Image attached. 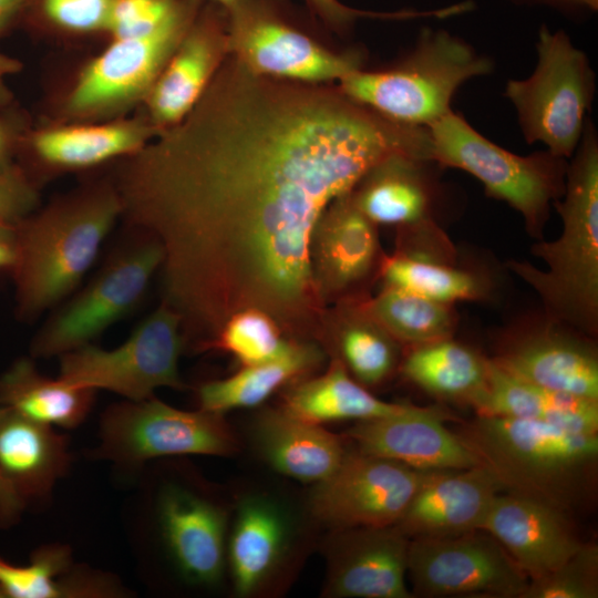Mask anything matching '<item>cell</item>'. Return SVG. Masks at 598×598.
I'll return each instance as SVG.
<instances>
[{
	"instance_id": "cell-1",
	"label": "cell",
	"mask_w": 598,
	"mask_h": 598,
	"mask_svg": "<svg viewBox=\"0 0 598 598\" xmlns=\"http://www.w3.org/2000/svg\"><path fill=\"white\" fill-rule=\"evenodd\" d=\"M430 140L338 86L262 76L231 56L114 184L131 227L162 246L163 301L186 343L207 349L247 309L300 338L326 317L311 265L320 217L388 158L427 159Z\"/></svg>"
},
{
	"instance_id": "cell-2",
	"label": "cell",
	"mask_w": 598,
	"mask_h": 598,
	"mask_svg": "<svg viewBox=\"0 0 598 598\" xmlns=\"http://www.w3.org/2000/svg\"><path fill=\"white\" fill-rule=\"evenodd\" d=\"M505 493L566 514L594 501L598 433L501 416H476L455 432Z\"/></svg>"
},
{
	"instance_id": "cell-3",
	"label": "cell",
	"mask_w": 598,
	"mask_h": 598,
	"mask_svg": "<svg viewBox=\"0 0 598 598\" xmlns=\"http://www.w3.org/2000/svg\"><path fill=\"white\" fill-rule=\"evenodd\" d=\"M554 206L563 221L560 236L532 247L545 268L517 260L507 266L539 296L547 318L592 337L598 330V135L590 117Z\"/></svg>"
},
{
	"instance_id": "cell-4",
	"label": "cell",
	"mask_w": 598,
	"mask_h": 598,
	"mask_svg": "<svg viewBox=\"0 0 598 598\" xmlns=\"http://www.w3.org/2000/svg\"><path fill=\"white\" fill-rule=\"evenodd\" d=\"M122 215L114 183L85 186L14 226L10 269L18 315L32 319L69 296Z\"/></svg>"
},
{
	"instance_id": "cell-5",
	"label": "cell",
	"mask_w": 598,
	"mask_h": 598,
	"mask_svg": "<svg viewBox=\"0 0 598 598\" xmlns=\"http://www.w3.org/2000/svg\"><path fill=\"white\" fill-rule=\"evenodd\" d=\"M493 70V61L465 40L424 27L400 63L380 71L354 70L338 87L390 121L427 128L452 112L453 96L465 82Z\"/></svg>"
},
{
	"instance_id": "cell-6",
	"label": "cell",
	"mask_w": 598,
	"mask_h": 598,
	"mask_svg": "<svg viewBox=\"0 0 598 598\" xmlns=\"http://www.w3.org/2000/svg\"><path fill=\"white\" fill-rule=\"evenodd\" d=\"M427 130L433 163L477 178L489 197L507 203L520 214L529 235L543 238L550 206L565 190L566 158L547 150L526 156L512 153L453 111Z\"/></svg>"
},
{
	"instance_id": "cell-7",
	"label": "cell",
	"mask_w": 598,
	"mask_h": 598,
	"mask_svg": "<svg viewBox=\"0 0 598 598\" xmlns=\"http://www.w3.org/2000/svg\"><path fill=\"white\" fill-rule=\"evenodd\" d=\"M537 62L523 80H509L504 95L516 111L524 140L542 143L551 154L570 158L582 136L596 92L586 53L564 30L543 24L537 33Z\"/></svg>"
},
{
	"instance_id": "cell-8",
	"label": "cell",
	"mask_w": 598,
	"mask_h": 598,
	"mask_svg": "<svg viewBox=\"0 0 598 598\" xmlns=\"http://www.w3.org/2000/svg\"><path fill=\"white\" fill-rule=\"evenodd\" d=\"M136 230L138 235L109 256L93 279L44 322L32 341L34 357L62 355L89 344L137 306L164 254L153 236Z\"/></svg>"
},
{
	"instance_id": "cell-9",
	"label": "cell",
	"mask_w": 598,
	"mask_h": 598,
	"mask_svg": "<svg viewBox=\"0 0 598 598\" xmlns=\"http://www.w3.org/2000/svg\"><path fill=\"white\" fill-rule=\"evenodd\" d=\"M185 344L181 316L163 301L117 348L89 343L60 355L59 378L78 388L142 401L158 388H185L178 371Z\"/></svg>"
},
{
	"instance_id": "cell-10",
	"label": "cell",
	"mask_w": 598,
	"mask_h": 598,
	"mask_svg": "<svg viewBox=\"0 0 598 598\" xmlns=\"http://www.w3.org/2000/svg\"><path fill=\"white\" fill-rule=\"evenodd\" d=\"M100 434L97 454L125 466L172 455L229 456L237 450L223 414L183 411L153 396L111 406Z\"/></svg>"
},
{
	"instance_id": "cell-11",
	"label": "cell",
	"mask_w": 598,
	"mask_h": 598,
	"mask_svg": "<svg viewBox=\"0 0 598 598\" xmlns=\"http://www.w3.org/2000/svg\"><path fill=\"white\" fill-rule=\"evenodd\" d=\"M408 576L417 597L522 598L529 579L491 534L410 539Z\"/></svg>"
},
{
	"instance_id": "cell-12",
	"label": "cell",
	"mask_w": 598,
	"mask_h": 598,
	"mask_svg": "<svg viewBox=\"0 0 598 598\" xmlns=\"http://www.w3.org/2000/svg\"><path fill=\"white\" fill-rule=\"evenodd\" d=\"M426 471L353 450L327 478L315 484L310 509L334 528L394 526Z\"/></svg>"
},
{
	"instance_id": "cell-13",
	"label": "cell",
	"mask_w": 598,
	"mask_h": 598,
	"mask_svg": "<svg viewBox=\"0 0 598 598\" xmlns=\"http://www.w3.org/2000/svg\"><path fill=\"white\" fill-rule=\"evenodd\" d=\"M228 52L251 72L317 84L361 69L357 53H333L262 7L239 0L230 10Z\"/></svg>"
},
{
	"instance_id": "cell-14",
	"label": "cell",
	"mask_w": 598,
	"mask_h": 598,
	"mask_svg": "<svg viewBox=\"0 0 598 598\" xmlns=\"http://www.w3.org/2000/svg\"><path fill=\"white\" fill-rule=\"evenodd\" d=\"M187 29L186 12L179 7L147 35L114 39L80 73L66 111L74 116H96L147 96Z\"/></svg>"
},
{
	"instance_id": "cell-15",
	"label": "cell",
	"mask_w": 598,
	"mask_h": 598,
	"mask_svg": "<svg viewBox=\"0 0 598 598\" xmlns=\"http://www.w3.org/2000/svg\"><path fill=\"white\" fill-rule=\"evenodd\" d=\"M410 538L395 526L334 528L327 545L322 595L331 598H411Z\"/></svg>"
},
{
	"instance_id": "cell-16",
	"label": "cell",
	"mask_w": 598,
	"mask_h": 598,
	"mask_svg": "<svg viewBox=\"0 0 598 598\" xmlns=\"http://www.w3.org/2000/svg\"><path fill=\"white\" fill-rule=\"evenodd\" d=\"M545 321L509 333L493 358L508 373L534 384L598 400V355L585 334Z\"/></svg>"
},
{
	"instance_id": "cell-17",
	"label": "cell",
	"mask_w": 598,
	"mask_h": 598,
	"mask_svg": "<svg viewBox=\"0 0 598 598\" xmlns=\"http://www.w3.org/2000/svg\"><path fill=\"white\" fill-rule=\"evenodd\" d=\"M440 406H416L372 420L358 421L344 439L354 450L390 458L419 471L463 470L480 465L461 437L444 423Z\"/></svg>"
},
{
	"instance_id": "cell-18",
	"label": "cell",
	"mask_w": 598,
	"mask_h": 598,
	"mask_svg": "<svg viewBox=\"0 0 598 598\" xmlns=\"http://www.w3.org/2000/svg\"><path fill=\"white\" fill-rule=\"evenodd\" d=\"M501 492L498 482L482 465L426 471L394 526L410 539L453 537L477 530Z\"/></svg>"
},
{
	"instance_id": "cell-19",
	"label": "cell",
	"mask_w": 598,
	"mask_h": 598,
	"mask_svg": "<svg viewBox=\"0 0 598 598\" xmlns=\"http://www.w3.org/2000/svg\"><path fill=\"white\" fill-rule=\"evenodd\" d=\"M481 529L501 543L529 580L560 566L584 543L568 514L509 493L497 494Z\"/></svg>"
},
{
	"instance_id": "cell-20",
	"label": "cell",
	"mask_w": 598,
	"mask_h": 598,
	"mask_svg": "<svg viewBox=\"0 0 598 598\" xmlns=\"http://www.w3.org/2000/svg\"><path fill=\"white\" fill-rule=\"evenodd\" d=\"M157 516L177 570L194 585L217 584L226 563V514L207 498L176 484L163 488Z\"/></svg>"
},
{
	"instance_id": "cell-21",
	"label": "cell",
	"mask_w": 598,
	"mask_h": 598,
	"mask_svg": "<svg viewBox=\"0 0 598 598\" xmlns=\"http://www.w3.org/2000/svg\"><path fill=\"white\" fill-rule=\"evenodd\" d=\"M375 227L358 208L352 192L322 214L312 234L311 265L324 300L352 290L380 270L383 256Z\"/></svg>"
},
{
	"instance_id": "cell-22",
	"label": "cell",
	"mask_w": 598,
	"mask_h": 598,
	"mask_svg": "<svg viewBox=\"0 0 598 598\" xmlns=\"http://www.w3.org/2000/svg\"><path fill=\"white\" fill-rule=\"evenodd\" d=\"M228 52L227 34L215 24L187 30L147 94L152 125L165 131L199 100Z\"/></svg>"
},
{
	"instance_id": "cell-23",
	"label": "cell",
	"mask_w": 598,
	"mask_h": 598,
	"mask_svg": "<svg viewBox=\"0 0 598 598\" xmlns=\"http://www.w3.org/2000/svg\"><path fill=\"white\" fill-rule=\"evenodd\" d=\"M289 532L272 501L251 496L239 504L226 551L237 597H254L272 579L287 555Z\"/></svg>"
},
{
	"instance_id": "cell-24",
	"label": "cell",
	"mask_w": 598,
	"mask_h": 598,
	"mask_svg": "<svg viewBox=\"0 0 598 598\" xmlns=\"http://www.w3.org/2000/svg\"><path fill=\"white\" fill-rule=\"evenodd\" d=\"M433 162L395 155L375 166L352 192L358 208L375 225L411 229L434 221Z\"/></svg>"
},
{
	"instance_id": "cell-25",
	"label": "cell",
	"mask_w": 598,
	"mask_h": 598,
	"mask_svg": "<svg viewBox=\"0 0 598 598\" xmlns=\"http://www.w3.org/2000/svg\"><path fill=\"white\" fill-rule=\"evenodd\" d=\"M471 406L478 416L539 421L575 432L598 433V400L525 381L491 358L484 390Z\"/></svg>"
},
{
	"instance_id": "cell-26",
	"label": "cell",
	"mask_w": 598,
	"mask_h": 598,
	"mask_svg": "<svg viewBox=\"0 0 598 598\" xmlns=\"http://www.w3.org/2000/svg\"><path fill=\"white\" fill-rule=\"evenodd\" d=\"M257 446L269 465L302 483L317 484L343 461L344 439L281 408L262 412L255 423Z\"/></svg>"
},
{
	"instance_id": "cell-27",
	"label": "cell",
	"mask_w": 598,
	"mask_h": 598,
	"mask_svg": "<svg viewBox=\"0 0 598 598\" xmlns=\"http://www.w3.org/2000/svg\"><path fill=\"white\" fill-rule=\"evenodd\" d=\"M69 464L64 436L7 408L0 416V474L25 504L48 496Z\"/></svg>"
},
{
	"instance_id": "cell-28",
	"label": "cell",
	"mask_w": 598,
	"mask_h": 598,
	"mask_svg": "<svg viewBox=\"0 0 598 598\" xmlns=\"http://www.w3.org/2000/svg\"><path fill=\"white\" fill-rule=\"evenodd\" d=\"M408 405L386 402L371 394L336 357L326 373L291 386L281 409L306 422L323 425L383 417L399 413Z\"/></svg>"
},
{
	"instance_id": "cell-29",
	"label": "cell",
	"mask_w": 598,
	"mask_h": 598,
	"mask_svg": "<svg viewBox=\"0 0 598 598\" xmlns=\"http://www.w3.org/2000/svg\"><path fill=\"white\" fill-rule=\"evenodd\" d=\"M156 132L140 121L73 125L41 131L31 138L38 157L61 168H85L142 150Z\"/></svg>"
},
{
	"instance_id": "cell-30",
	"label": "cell",
	"mask_w": 598,
	"mask_h": 598,
	"mask_svg": "<svg viewBox=\"0 0 598 598\" xmlns=\"http://www.w3.org/2000/svg\"><path fill=\"white\" fill-rule=\"evenodd\" d=\"M94 390L42 375L30 359L16 361L0 375V408L48 425L75 427L89 414Z\"/></svg>"
},
{
	"instance_id": "cell-31",
	"label": "cell",
	"mask_w": 598,
	"mask_h": 598,
	"mask_svg": "<svg viewBox=\"0 0 598 598\" xmlns=\"http://www.w3.org/2000/svg\"><path fill=\"white\" fill-rule=\"evenodd\" d=\"M401 370L423 391L472 405L484 390L488 358L452 338L411 347Z\"/></svg>"
},
{
	"instance_id": "cell-32",
	"label": "cell",
	"mask_w": 598,
	"mask_h": 598,
	"mask_svg": "<svg viewBox=\"0 0 598 598\" xmlns=\"http://www.w3.org/2000/svg\"><path fill=\"white\" fill-rule=\"evenodd\" d=\"M454 252L403 248L383 256L380 276L385 287L399 288L425 298L453 305L486 297V280L453 264Z\"/></svg>"
},
{
	"instance_id": "cell-33",
	"label": "cell",
	"mask_w": 598,
	"mask_h": 598,
	"mask_svg": "<svg viewBox=\"0 0 598 598\" xmlns=\"http://www.w3.org/2000/svg\"><path fill=\"white\" fill-rule=\"evenodd\" d=\"M320 360L315 346L299 341L280 359L243 367L234 375L203 384L198 390L200 409L223 414L234 409L257 406L281 386L306 374Z\"/></svg>"
},
{
	"instance_id": "cell-34",
	"label": "cell",
	"mask_w": 598,
	"mask_h": 598,
	"mask_svg": "<svg viewBox=\"0 0 598 598\" xmlns=\"http://www.w3.org/2000/svg\"><path fill=\"white\" fill-rule=\"evenodd\" d=\"M359 305L396 342L410 347L452 338L457 324L453 305L399 288L385 287Z\"/></svg>"
},
{
	"instance_id": "cell-35",
	"label": "cell",
	"mask_w": 598,
	"mask_h": 598,
	"mask_svg": "<svg viewBox=\"0 0 598 598\" xmlns=\"http://www.w3.org/2000/svg\"><path fill=\"white\" fill-rule=\"evenodd\" d=\"M338 331V357L363 386L386 380L398 363L396 341L375 323L359 302L348 307Z\"/></svg>"
},
{
	"instance_id": "cell-36",
	"label": "cell",
	"mask_w": 598,
	"mask_h": 598,
	"mask_svg": "<svg viewBox=\"0 0 598 598\" xmlns=\"http://www.w3.org/2000/svg\"><path fill=\"white\" fill-rule=\"evenodd\" d=\"M70 566V551L61 545L39 549L27 566H16L0 557V587L11 598L89 597L92 576L62 579Z\"/></svg>"
},
{
	"instance_id": "cell-37",
	"label": "cell",
	"mask_w": 598,
	"mask_h": 598,
	"mask_svg": "<svg viewBox=\"0 0 598 598\" xmlns=\"http://www.w3.org/2000/svg\"><path fill=\"white\" fill-rule=\"evenodd\" d=\"M298 342L283 337V331L266 312L247 309L227 320L209 348L221 349L248 367L280 359Z\"/></svg>"
},
{
	"instance_id": "cell-38",
	"label": "cell",
	"mask_w": 598,
	"mask_h": 598,
	"mask_svg": "<svg viewBox=\"0 0 598 598\" xmlns=\"http://www.w3.org/2000/svg\"><path fill=\"white\" fill-rule=\"evenodd\" d=\"M598 546L584 542L560 566L529 580L522 598H597Z\"/></svg>"
},
{
	"instance_id": "cell-39",
	"label": "cell",
	"mask_w": 598,
	"mask_h": 598,
	"mask_svg": "<svg viewBox=\"0 0 598 598\" xmlns=\"http://www.w3.org/2000/svg\"><path fill=\"white\" fill-rule=\"evenodd\" d=\"M178 8L174 0H113L106 29L114 39L144 37L162 27Z\"/></svg>"
},
{
	"instance_id": "cell-40",
	"label": "cell",
	"mask_w": 598,
	"mask_h": 598,
	"mask_svg": "<svg viewBox=\"0 0 598 598\" xmlns=\"http://www.w3.org/2000/svg\"><path fill=\"white\" fill-rule=\"evenodd\" d=\"M113 0H43V10L58 25L72 31L106 29Z\"/></svg>"
},
{
	"instance_id": "cell-41",
	"label": "cell",
	"mask_w": 598,
	"mask_h": 598,
	"mask_svg": "<svg viewBox=\"0 0 598 598\" xmlns=\"http://www.w3.org/2000/svg\"><path fill=\"white\" fill-rule=\"evenodd\" d=\"M37 192L27 175L12 164L0 168V224L16 226L30 215Z\"/></svg>"
},
{
	"instance_id": "cell-42",
	"label": "cell",
	"mask_w": 598,
	"mask_h": 598,
	"mask_svg": "<svg viewBox=\"0 0 598 598\" xmlns=\"http://www.w3.org/2000/svg\"><path fill=\"white\" fill-rule=\"evenodd\" d=\"M318 13L338 28H346L359 18H383L394 20H409L416 18H439V9L430 10H401L396 12H371L350 8L339 0H308Z\"/></svg>"
},
{
	"instance_id": "cell-43",
	"label": "cell",
	"mask_w": 598,
	"mask_h": 598,
	"mask_svg": "<svg viewBox=\"0 0 598 598\" xmlns=\"http://www.w3.org/2000/svg\"><path fill=\"white\" fill-rule=\"evenodd\" d=\"M516 6L547 7L568 17H585L596 13L598 0H505Z\"/></svg>"
},
{
	"instance_id": "cell-44",
	"label": "cell",
	"mask_w": 598,
	"mask_h": 598,
	"mask_svg": "<svg viewBox=\"0 0 598 598\" xmlns=\"http://www.w3.org/2000/svg\"><path fill=\"white\" fill-rule=\"evenodd\" d=\"M24 505L10 482L0 474V523L11 520Z\"/></svg>"
},
{
	"instance_id": "cell-45",
	"label": "cell",
	"mask_w": 598,
	"mask_h": 598,
	"mask_svg": "<svg viewBox=\"0 0 598 598\" xmlns=\"http://www.w3.org/2000/svg\"><path fill=\"white\" fill-rule=\"evenodd\" d=\"M16 260L14 226L0 224V270H10Z\"/></svg>"
},
{
	"instance_id": "cell-46",
	"label": "cell",
	"mask_w": 598,
	"mask_h": 598,
	"mask_svg": "<svg viewBox=\"0 0 598 598\" xmlns=\"http://www.w3.org/2000/svg\"><path fill=\"white\" fill-rule=\"evenodd\" d=\"M31 0H0V37Z\"/></svg>"
},
{
	"instance_id": "cell-47",
	"label": "cell",
	"mask_w": 598,
	"mask_h": 598,
	"mask_svg": "<svg viewBox=\"0 0 598 598\" xmlns=\"http://www.w3.org/2000/svg\"><path fill=\"white\" fill-rule=\"evenodd\" d=\"M21 69L22 63L19 60L0 52V105L4 104L10 96L4 78L19 72Z\"/></svg>"
},
{
	"instance_id": "cell-48",
	"label": "cell",
	"mask_w": 598,
	"mask_h": 598,
	"mask_svg": "<svg viewBox=\"0 0 598 598\" xmlns=\"http://www.w3.org/2000/svg\"><path fill=\"white\" fill-rule=\"evenodd\" d=\"M12 137L8 126L0 120V168L11 164L9 155L13 144Z\"/></svg>"
},
{
	"instance_id": "cell-49",
	"label": "cell",
	"mask_w": 598,
	"mask_h": 598,
	"mask_svg": "<svg viewBox=\"0 0 598 598\" xmlns=\"http://www.w3.org/2000/svg\"><path fill=\"white\" fill-rule=\"evenodd\" d=\"M230 10L239 0H215Z\"/></svg>"
},
{
	"instance_id": "cell-50",
	"label": "cell",
	"mask_w": 598,
	"mask_h": 598,
	"mask_svg": "<svg viewBox=\"0 0 598 598\" xmlns=\"http://www.w3.org/2000/svg\"><path fill=\"white\" fill-rule=\"evenodd\" d=\"M0 598H7L4 591L2 590L1 587H0Z\"/></svg>"
},
{
	"instance_id": "cell-51",
	"label": "cell",
	"mask_w": 598,
	"mask_h": 598,
	"mask_svg": "<svg viewBox=\"0 0 598 598\" xmlns=\"http://www.w3.org/2000/svg\"><path fill=\"white\" fill-rule=\"evenodd\" d=\"M7 408H0V416L6 412Z\"/></svg>"
}]
</instances>
